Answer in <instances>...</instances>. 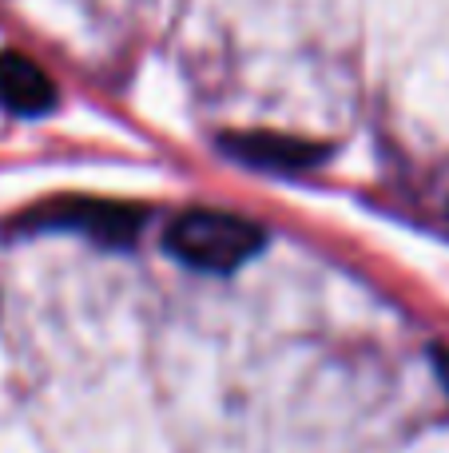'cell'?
I'll list each match as a JSON object with an SVG mask.
<instances>
[{
  "mask_svg": "<svg viewBox=\"0 0 449 453\" xmlns=\"http://www.w3.org/2000/svg\"><path fill=\"white\" fill-rule=\"evenodd\" d=\"M167 250L179 258L183 266L203 274H231L255 258L267 242V231L259 223L243 219L235 211H211V207H195V211L175 215L164 234Z\"/></svg>",
  "mask_w": 449,
  "mask_h": 453,
  "instance_id": "6da1fadb",
  "label": "cell"
},
{
  "mask_svg": "<svg viewBox=\"0 0 449 453\" xmlns=\"http://www.w3.org/2000/svg\"><path fill=\"white\" fill-rule=\"evenodd\" d=\"M430 362H434V374L442 378V386L449 394V350H445V346H434V350H430Z\"/></svg>",
  "mask_w": 449,
  "mask_h": 453,
  "instance_id": "5b68a950",
  "label": "cell"
},
{
  "mask_svg": "<svg viewBox=\"0 0 449 453\" xmlns=\"http://www.w3.org/2000/svg\"><path fill=\"white\" fill-rule=\"evenodd\" d=\"M0 104L16 116H48L56 108V84L36 60L16 48L0 52Z\"/></svg>",
  "mask_w": 449,
  "mask_h": 453,
  "instance_id": "277c9868",
  "label": "cell"
},
{
  "mask_svg": "<svg viewBox=\"0 0 449 453\" xmlns=\"http://www.w3.org/2000/svg\"><path fill=\"white\" fill-rule=\"evenodd\" d=\"M223 151H231L239 164L267 167V172H307V167L326 159L323 143L294 140V135H275V132L223 135Z\"/></svg>",
  "mask_w": 449,
  "mask_h": 453,
  "instance_id": "3957f363",
  "label": "cell"
},
{
  "mask_svg": "<svg viewBox=\"0 0 449 453\" xmlns=\"http://www.w3.org/2000/svg\"><path fill=\"white\" fill-rule=\"evenodd\" d=\"M148 211L135 203H116V199H52L44 207H32L20 215L16 226L24 231H76L95 239L100 247H132L140 239Z\"/></svg>",
  "mask_w": 449,
  "mask_h": 453,
  "instance_id": "7a4b0ae2",
  "label": "cell"
}]
</instances>
